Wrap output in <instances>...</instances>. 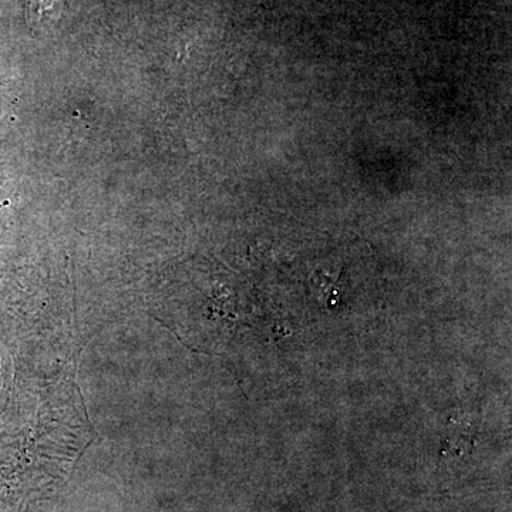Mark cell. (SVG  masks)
<instances>
[{
    "label": "cell",
    "mask_w": 512,
    "mask_h": 512,
    "mask_svg": "<svg viewBox=\"0 0 512 512\" xmlns=\"http://www.w3.org/2000/svg\"><path fill=\"white\" fill-rule=\"evenodd\" d=\"M63 0H32L30 23L35 28H50L62 16Z\"/></svg>",
    "instance_id": "1"
}]
</instances>
